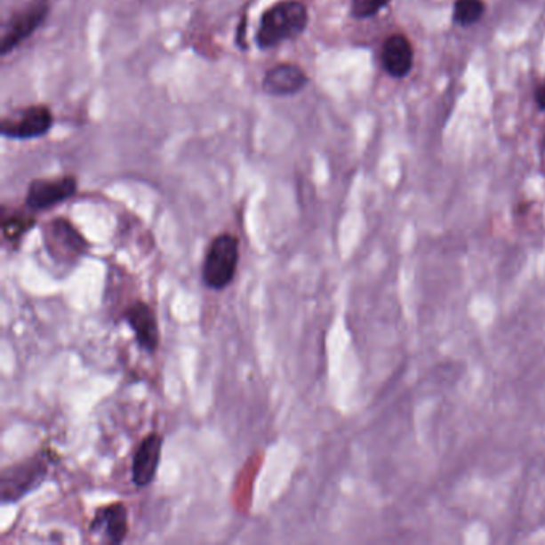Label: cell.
<instances>
[{
    "instance_id": "obj_1",
    "label": "cell",
    "mask_w": 545,
    "mask_h": 545,
    "mask_svg": "<svg viewBox=\"0 0 545 545\" xmlns=\"http://www.w3.org/2000/svg\"><path fill=\"white\" fill-rule=\"evenodd\" d=\"M309 24L308 7L300 0H282L268 8L256 32V44L262 50L274 48L286 40L298 39Z\"/></svg>"
},
{
    "instance_id": "obj_2",
    "label": "cell",
    "mask_w": 545,
    "mask_h": 545,
    "mask_svg": "<svg viewBox=\"0 0 545 545\" xmlns=\"http://www.w3.org/2000/svg\"><path fill=\"white\" fill-rule=\"evenodd\" d=\"M238 246V238L229 232L213 238L202 264V278L208 288L221 292L232 284L240 260Z\"/></svg>"
},
{
    "instance_id": "obj_3",
    "label": "cell",
    "mask_w": 545,
    "mask_h": 545,
    "mask_svg": "<svg viewBox=\"0 0 545 545\" xmlns=\"http://www.w3.org/2000/svg\"><path fill=\"white\" fill-rule=\"evenodd\" d=\"M44 245L50 260L58 266H76L87 256L90 244L74 224L64 218H56L47 222L42 230Z\"/></svg>"
},
{
    "instance_id": "obj_4",
    "label": "cell",
    "mask_w": 545,
    "mask_h": 545,
    "mask_svg": "<svg viewBox=\"0 0 545 545\" xmlns=\"http://www.w3.org/2000/svg\"><path fill=\"white\" fill-rule=\"evenodd\" d=\"M48 475L47 459L42 454L26 459L20 464L7 467L2 472V502L10 504L24 498L28 493L36 490Z\"/></svg>"
},
{
    "instance_id": "obj_5",
    "label": "cell",
    "mask_w": 545,
    "mask_h": 545,
    "mask_svg": "<svg viewBox=\"0 0 545 545\" xmlns=\"http://www.w3.org/2000/svg\"><path fill=\"white\" fill-rule=\"evenodd\" d=\"M48 10H50V5L47 0H34L31 5L24 8L23 12L12 16V20L5 24V29L2 34V47H0L2 55H8L20 44H23L24 40L28 39L32 32L44 23V20L47 18Z\"/></svg>"
},
{
    "instance_id": "obj_6",
    "label": "cell",
    "mask_w": 545,
    "mask_h": 545,
    "mask_svg": "<svg viewBox=\"0 0 545 545\" xmlns=\"http://www.w3.org/2000/svg\"><path fill=\"white\" fill-rule=\"evenodd\" d=\"M77 192V180L74 176H61L53 180H34L28 188L26 206L34 212H44L60 205Z\"/></svg>"
},
{
    "instance_id": "obj_7",
    "label": "cell",
    "mask_w": 545,
    "mask_h": 545,
    "mask_svg": "<svg viewBox=\"0 0 545 545\" xmlns=\"http://www.w3.org/2000/svg\"><path fill=\"white\" fill-rule=\"evenodd\" d=\"M53 125L52 111L45 106H32L20 116V119L2 122V135L12 140H34L47 135Z\"/></svg>"
},
{
    "instance_id": "obj_8",
    "label": "cell",
    "mask_w": 545,
    "mask_h": 545,
    "mask_svg": "<svg viewBox=\"0 0 545 545\" xmlns=\"http://www.w3.org/2000/svg\"><path fill=\"white\" fill-rule=\"evenodd\" d=\"M124 318L135 334L138 346L142 350L154 354L160 344V330L154 309L144 301H135L132 306H128Z\"/></svg>"
},
{
    "instance_id": "obj_9",
    "label": "cell",
    "mask_w": 545,
    "mask_h": 545,
    "mask_svg": "<svg viewBox=\"0 0 545 545\" xmlns=\"http://www.w3.org/2000/svg\"><path fill=\"white\" fill-rule=\"evenodd\" d=\"M162 448L164 437L157 432L146 435L138 445L132 464V480L138 488L149 486L154 482L162 458Z\"/></svg>"
},
{
    "instance_id": "obj_10",
    "label": "cell",
    "mask_w": 545,
    "mask_h": 545,
    "mask_svg": "<svg viewBox=\"0 0 545 545\" xmlns=\"http://www.w3.org/2000/svg\"><path fill=\"white\" fill-rule=\"evenodd\" d=\"M90 533H101L111 544H122L128 534V510L124 502H112L96 510Z\"/></svg>"
},
{
    "instance_id": "obj_11",
    "label": "cell",
    "mask_w": 545,
    "mask_h": 545,
    "mask_svg": "<svg viewBox=\"0 0 545 545\" xmlns=\"http://www.w3.org/2000/svg\"><path fill=\"white\" fill-rule=\"evenodd\" d=\"M382 68L390 77L404 79L414 64V52L410 40L404 34H394L384 42L381 52Z\"/></svg>"
},
{
    "instance_id": "obj_12",
    "label": "cell",
    "mask_w": 545,
    "mask_h": 545,
    "mask_svg": "<svg viewBox=\"0 0 545 545\" xmlns=\"http://www.w3.org/2000/svg\"><path fill=\"white\" fill-rule=\"evenodd\" d=\"M309 77L298 64H277L266 72L262 88L272 96H290L308 85Z\"/></svg>"
},
{
    "instance_id": "obj_13",
    "label": "cell",
    "mask_w": 545,
    "mask_h": 545,
    "mask_svg": "<svg viewBox=\"0 0 545 545\" xmlns=\"http://www.w3.org/2000/svg\"><path fill=\"white\" fill-rule=\"evenodd\" d=\"M485 10L486 7L483 0H456L453 8V21L462 28L474 26L482 20Z\"/></svg>"
},
{
    "instance_id": "obj_14",
    "label": "cell",
    "mask_w": 545,
    "mask_h": 545,
    "mask_svg": "<svg viewBox=\"0 0 545 545\" xmlns=\"http://www.w3.org/2000/svg\"><path fill=\"white\" fill-rule=\"evenodd\" d=\"M36 226V220L28 214H12L2 222V234L10 244H16Z\"/></svg>"
},
{
    "instance_id": "obj_15",
    "label": "cell",
    "mask_w": 545,
    "mask_h": 545,
    "mask_svg": "<svg viewBox=\"0 0 545 545\" xmlns=\"http://www.w3.org/2000/svg\"><path fill=\"white\" fill-rule=\"evenodd\" d=\"M390 0H352L350 13L357 20H368L388 7Z\"/></svg>"
},
{
    "instance_id": "obj_16",
    "label": "cell",
    "mask_w": 545,
    "mask_h": 545,
    "mask_svg": "<svg viewBox=\"0 0 545 545\" xmlns=\"http://www.w3.org/2000/svg\"><path fill=\"white\" fill-rule=\"evenodd\" d=\"M534 100H536L539 109H541V111H545V80L544 82H541L538 88H536V92H534Z\"/></svg>"
},
{
    "instance_id": "obj_17",
    "label": "cell",
    "mask_w": 545,
    "mask_h": 545,
    "mask_svg": "<svg viewBox=\"0 0 545 545\" xmlns=\"http://www.w3.org/2000/svg\"><path fill=\"white\" fill-rule=\"evenodd\" d=\"M542 148H544V150H545V135H544V138H542Z\"/></svg>"
}]
</instances>
